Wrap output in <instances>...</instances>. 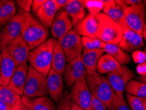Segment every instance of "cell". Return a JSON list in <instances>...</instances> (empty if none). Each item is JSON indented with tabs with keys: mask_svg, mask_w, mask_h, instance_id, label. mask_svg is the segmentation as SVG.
Returning <instances> with one entry per match:
<instances>
[{
	"mask_svg": "<svg viewBox=\"0 0 146 110\" xmlns=\"http://www.w3.org/2000/svg\"><path fill=\"white\" fill-rule=\"evenodd\" d=\"M143 38H144L145 42H146V30H145L144 32H143Z\"/></svg>",
	"mask_w": 146,
	"mask_h": 110,
	"instance_id": "cell-46",
	"label": "cell"
},
{
	"mask_svg": "<svg viewBox=\"0 0 146 110\" xmlns=\"http://www.w3.org/2000/svg\"><path fill=\"white\" fill-rule=\"evenodd\" d=\"M54 0H47L38 12L36 17L46 30L50 29L53 19L57 13Z\"/></svg>",
	"mask_w": 146,
	"mask_h": 110,
	"instance_id": "cell-19",
	"label": "cell"
},
{
	"mask_svg": "<svg viewBox=\"0 0 146 110\" xmlns=\"http://www.w3.org/2000/svg\"><path fill=\"white\" fill-rule=\"evenodd\" d=\"M86 75L80 55L66 65L63 76L66 87L70 88L77 82L86 79Z\"/></svg>",
	"mask_w": 146,
	"mask_h": 110,
	"instance_id": "cell-11",
	"label": "cell"
},
{
	"mask_svg": "<svg viewBox=\"0 0 146 110\" xmlns=\"http://www.w3.org/2000/svg\"><path fill=\"white\" fill-rule=\"evenodd\" d=\"M84 7L90 15L98 16L103 11L105 6V0H80Z\"/></svg>",
	"mask_w": 146,
	"mask_h": 110,
	"instance_id": "cell-30",
	"label": "cell"
},
{
	"mask_svg": "<svg viewBox=\"0 0 146 110\" xmlns=\"http://www.w3.org/2000/svg\"><path fill=\"white\" fill-rule=\"evenodd\" d=\"M0 110H13L11 106L0 99Z\"/></svg>",
	"mask_w": 146,
	"mask_h": 110,
	"instance_id": "cell-42",
	"label": "cell"
},
{
	"mask_svg": "<svg viewBox=\"0 0 146 110\" xmlns=\"http://www.w3.org/2000/svg\"><path fill=\"white\" fill-rule=\"evenodd\" d=\"M65 53L68 63L82 55L84 47L82 44V37L74 29L57 40Z\"/></svg>",
	"mask_w": 146,
	"mask_h": 110,
	"instance_id": "cell-7",
	"label": "cell"
},
{
	"mask_svg": "<svg viewBox=\"0 0 146 110\" xmlns=\"http://www.w3.org/2000/svg\"><path fill=\"white\" fill-rule=\"evenodd\" d=\"M49 95L55 102L58 103L64 93V81L62 75L51 69L47 76Z\"/></svg>",
	"mask_w": 146,
	"mask_h": 110,
	"instance_id": "cell-15",
	"label": "cell"
},
{
	"mask_svg": "<svg viewBox=\"0 0 146 110\" xmlns=\"http://www.w3.org/2000/svg\"><path fill=\"white\" fill-rule=\"evenodd\" d=\"M57 42L55 38H49L30 52L28 61L30 65L46 77L51 69L53 49Z\"/></svg>",
	"mask_w": 146,
	"mask_h": 110,
	"instance_id": "cell-2",
	"label": "cell"
},
{
	"mask_svg": "<svg viewBox=\"0 0 146 110\" xmlns=\"http://www.w3.org/2000/svg\"><path fill=\"white\" fill-rule=\"evenodd\" d=\"M21 22V36L33 50L48 40V30H46L37 17L31 13L25 12L20 8L17 9Z\"/></svg>",
	"mask_w": 146,
	"mask_h": 110,
	"instance_id": "cell-1",
	"label": "cell"
},
{
	"mask_svg": "<svg viewBox=\"0 0 146 110\" xmlns=\"http://www.w3.org/2000/svg\"><path fill=\"white\" fill-rule=\"evenodd\" d=\"M103 13L109 17L114 22L121 25L125 23V17L122 9L114 0H105V6Z\"/></svg>",
	"mask_w": 146,
	"mask_h": 110,
	"instance_id": "cell-22",
	"label": "cell"
},
{
	"mask_svg": "<svg viewBox=\"0 0 146 110\" xmlns=\"http://www.w3.org/2000/svg\"><path fill=\"white\" fill-rule=\"evenodd\" d=\"M33 110H57L55 102L48 96H42L32 100Z\"/></svg>",
	"mask_w": 146,
	"mask_h": 110,
	"instance_id": "cell-28",
	"label": "cell"
},
{
	"mask_svg": "<svg viewBox=\"0 0 146 110\" xmlns=\"http://www.w3.org/2000/svg\"><path fill=\"white\" fill-rule=\"evenodd\" d=\"M121 26L123 30L122 40L119 44L121 48L126 53H132L134 51L140 50V49L144 47L143 36L128 27L126 22Z\"/></svg>",
	"mask_w": 146,
	"mask_h": 110,
	"instance_id": "cell-10",
	"label": "cell"
},
{
	"mask_svg": "<svg viewBox=\"0 0 146 110\" xmlns=\"http://www.w3.org/2000/svg\"><path fill=\"white\" fill-rule=\"evenodd\" d=\"M144 51L146 53V46L145 47V48H144Z\"/></svg>",
	"mask_w": 146,
	"mask_h": 110,
	"instance_id": "cell-48",
	"label": "cell"
},
{
	"mask_svg": "<svg viewBox=\"0 0 146 110\" xmlns=\"http://www.w3.org/2000/svg\"><path fill=\"white\" fill-rule=\"evenodd\" d=\"M21 34V22L19 15L17 13L0 32V45L2 50L7 49L8 45Z\"/></svg>",
	"mask_w": 146,
	"mask_h": 110,
	"instance_id": "cell-12",
	"label": "cell"
},
{
	"mask_svg": "<svg viewBox=\"0 0 146 110\" xmlns=\"http://www.w3.org/2000/svg\"><path fill=\"white\" fill-rule=\"evenodd\" d=\"M5 1L6 0H0V6L3 5V4L5 2Z\"/></svg>",
	"mask_w": 146,
	"mask_h": 110,
	"instance_id": "cell-47",
	"label": "cell"
},
{
	"mask_svg": "<svg viewBox=\"0 0 146 110\" xmlns=\"http://www.w3.org/2000/svg\"><path fill=\"white\" fill-rule=\"evenodd\" d=\"M68 1H69V0H54L57 11H59L60 10L63 9L65 6L67 5Z\"/></svg>",
	"mask_w": 146,
	"mask_h": 110,
	"instance_id": "cell-40",
	"label": "cell"
},
{
	"mask_svg": "<svg viewBox=\"0 0 146 110\" xmlns=\"http://www.w3.org/2000/svg\"><path fill=\"white\" fill-rule=\"evenodd\" d=\"M21 98V96L15 93L9 86L0 85V99L10 106L15 104Z\"/></svg>",
	"mask_w": 146,
	"mask_h": 110,
	"instance_id": "cell-29",
	"label": "cell"
},
{
	"mask_svg": "<svg viewBox=\"0 0 146 110\" xmlns=\"http://www.w3.org/2000/svg\"><path fill=\"white\" fill-rule=\"evenodd\" d=\"M7 49L19 65L29 61L31 49L21 34L8 45Z\"/></svg>",
	"mask_w": 146,
	"mask_h": 110,
	"instance_id": "cell-14",
	"label": "cell"
},
{
	"mask_svg": "<svg viewBox=\"0 0 146 110\" xmlns=\"http://www.w3.org/2000/svg\"><path fill=\"white\" fill-rule=\"evenodd\" d=\"M70 110H85L83 108H82L81 107L78 106V105L74 103V102H71L70 103Z\"/></svg>",
	"mask_w": 146,
	"mask_h": 110,
	"instance_id": "cell-43",
	"label": "cell"
},
{
	"mask_svg": "<svg viewBox=\"0 0 146 110\" xmlns=\"http://www.w3.org/2000/svg\"><path fill=\"white\" fill-rule=\"evenodd\" d=\"M63 9L69 15L73 27H76L86 16L87 11L80 2V0H69Z\"/></svg>",
	"mask_w": 146,
	"mask_h": 110,
	"instance_id": "cell-20",
	"label": "cell"
},
{
	"mask_svg": "<svg viewBox=\"0 0 146 110\" xmlns=\"http://www.w3.org/2000/svg\"><path fill=\"white\" fill-rule=\"evenodd\" d=\"M105 53L103 49H88L84 48L82 53V61L87 73L96 71L100 57Z\"/></svg>",
	"mask_w": 146,
	"mask_h": 110,
	"instance_id": "cell-21",
	"label": "cell"
},
{
	"mask_svg": "<svg viewBox=\"0 0 146 110\" xmlns=\"http://www.w3.org/2000/svg\"><path fill=\"white\" fill-rule=\"evenodd\" d=\"M28 69H29V65L27 63L19 65L9 84V87L21 96L24 94Z\"/></svg>",
	"mask_w": 146,
	"mask_h": 110,
	"instance_id": "cell-18",
	"label": "cell"
},
{
	"mask_svg": "<svg viewBox=\"0 0 146 110\" xmlns=\"http://www.w3.org/2000/svg\"><path fill=\"white\" fill-rule=\"evenodd\" d=\"M107 78L114 92L118 96H124L126 85L136 77V74L126 65H121L117 70L107 74Z\"/></svg>",
	"mask_w": 146,
	"mask_h": 110,
	"instance_id": "cell-8",
	"label": "cell"
},
{
	"mask_svg": "<svg viewBox=\"0 0 146 110\" xmlns=\"http://www.w3.org/2000/svg\"><path fill=\"white\" fill-rule=\"evenodd\" d=\"M17 64L7 49L3 51V57L0 65V85L9 86L13 75L17 70Z\"/></svg>",
	"mask_w": 146,
	"mask_h": 110,
	"instance_id": "cell-16",
	"label": "cell"
},
{
	"mask_svg": "<svg viewBox=\"0 0 146 110\" xmlns=\"http://www.w3.org/2000/svg\"><path fill=\"white\" fill-rule=\"evenodd\" d=\"M132 59L138 65L144 63L146 61V53L141 50L134 51L132 53Z\"/></svg>",
	"mask_w": 146,
	"mask_h": 110,
	"instance_id": "cell-37",
	"label": "cell"
},
{
	"mask_svg": "<svg viewBox=\"0 0 146 110\" xmlns=\"http://www.w3.org/2000/svg\"><path fill=\"white\" fill-rule=\"evenodd\" d=\"M70 98L74 102L85 110H90L92 94L90 92L86 80H82L74 84L69 91Z\"/></svg>",
	"mask_w": 146,
	"mask_h": 110,
	"instance_id": "cell-9",
	"label": "cell"
},
{
	"mask_svg": "<svg viewBox=\"0 0 146 110\" xmlns=\"http://www.w3.org/2000/svg\"><path fill=\"white\" fill-rule=\"evenodd\" d=\"M136 80L138 81L146 83V76H140V75H139V76L136 77Z\"/></svg>",
	"mask_w": 146,
	"mask_h": 110,
	"instance_id": "cell-44",
	"label": "cell"
},
{
	"mask_svg": "<svg viewBox=\"0 0 146 110\" xmlns=\"http://www.w3.org/2000/svg\"><path fill=\"white\" fill-rule=\"evenodd\" d=\"M136 71L140 76H146V61L138 64L136 67Z\"/></svg>",
	"mask_w": 146,
	"mask_h": 110,
	"instance_id": "cell-41",
	"label": "cell"
},
{
	"mask_svg": "<svg viewBox=\"0 0 146 110\" xmlns=\"http://www.w3.org/2000/svg\"><path fill=\"white\" fill-rule=\"evenodd\" d=\"M127 103L131 110H146V98L126 93Z\"/></svg>",
	"mask_w": 146,
	"mask_h": 110,
	"instance_id": "cell-31",
	"label": "cell"
},
{
	"mask_svg": "<svg viewBox=\"0 0 146 110\" xmlns=\"http://www.w3.org/2000/svg\"><path fill=\"white\" fill-rule=\"evenodd\" d=\"M2 57H3V50H2L1 45H0V65H1V63Z\"/></svg>",
	"mask_w": 146,
	"mask_h": 110,
	"instance_id": "cell-45",
	"label": "cell"
},
{
	"mask_svg": "<svg viewBox=\"0 0 146 110\" xmlns=\"http://www.w3.org/2000/svg\"><path fill=\"white\" fill-rule=\"evenodd\" d=\"M17 13L15 1L13 0H6L0 6V31Z\"/></svg>",
	"mask_w": 146,
	"mask_h": 110,
	"instance_id": "cell-26",
	"label": "cell"
},
{
	"mask_svg": "<svg viewBox=\"0 0 146 110\" xmlns=\"http://www.w3.org/2000/svg\"><path fill=\"white\" fill-rule=\"evenodd\" d=\"M98 27V16L88 14L80 23L74 27V29L82 37L96 38Z\"/></svg>",
	"mask_w": 146,
	"mask_h": 110,
	"instance_id": "cell-17",
	"label": "cell"
},
{
	"mask_svg": "<svg viewBox=\"0 0 146 110\" xmlns=\"http://www.w3.org/2000/svg\"><path fill=\"white\" fill-rule=\"evenodd\" d=\"M82 44L84 48L88 49H103L105 43L96 38L82 37Z\"/></svg>",
	"mask_w": 146,
	"mask_h": 110,
	"instance_id": "cell-33",
	"label": "cell"
},
{
	"mask_svg": "<svg viewBox=\"0 0 146 110\" xmlns=\"http://www.w3.org/2000/svg\"><path fill=\"white\" fill-rule=\"evenodd\" d=\"M145 30H146V20H145Z\"/></svg>",
	"mask_w": 146,
	"mask_h": 110,
	"instance_id": "cell-49",
	"label": "cell"
},
{
	"mask_svg": "<svg viewBox=\"0 0 146 110\" xmlns=\"http://www.w3.org/2000/svg\"><path fill=\"white\" fill-rule=\"evenodd\" d=\"M66 59L59 43L57 42L53 53L51 69L59 74L63 75L65 69Z\"/></svg>",
	"mask_w": 146,
	"mask_h": 110,
	"instance_id": "cell-25",
	"label": "cell"
},
{
	"mask_svg": "<svg viewBox=\"0 0 146 110\" xmlns=\"http://www.w3.org/2000/svg\"><path fill=\"white\" fill-rule=\"evenodd\" d=\"M121 66L112 56L106 53L99 60L96 71L101 75L108 74L117 70Z\"/></svg>",
	"mask_w": 146,
	"mask_h": 110,
	"instance_id": "cell-24",
	"label": "cell"
},
{
	"mask_svg": "<svg viewBox=\"0 0 146 110\" xmlns=\"http://www.w3.org/2000/svg\"><path fill=\"white\" fill-rule=\"evenodd\" d=\"M126 93L134 96L146 98V83L137 80H131L126 85Z\"/></svg>",
	"mask_w": 146,
	"mask_h": 110,
	"instance_id": "cell-27",
	"label": "cell"
},
{
	"mask_svg": "<svg viewBox=\"0 0 146 110\" xmlns=\"http://www.w3.org/2000/svg\"><path fill=\"white\" fill-rule=\"evenodd\" d=\"M48 94L47 77L29 65L23 95L30 99H34L48 96Z\"/></svg>",
	"mask_w": 146,
	"mask_h": 110,
	"instance_id": "cell-5",
	"label": "cell"
},
{
	"mask_svg": "<svg viewBox=\"0 0 146 110\" xmlns=\"http://www.w3.org/2000/svg\"><path fill=\"white\" fill-rule=\"evenodd\" d=\"M46 1L47 0H34L33 1L31 10L36 17L37 16L38 12L39 11L40 9L46 3Z\"/></svg>",
	"mask_w": 146,
	"mask_h": 110,
	"instance_id": "cell-39",
	"label": "cell"
},
{
	"mask_svg": "<svg viewBox=\"0 0 146 110\" xmlns=\"http://www.w3.org/2000/svg\"><path fill=\"white\" fill-rule=\"evenodd\" d=\"M123 11L125 22L131 29L143 36L146 20V1L133 6L119 5Z\"/></svg>",
	"mask_w": 146,
	"mask_h": 110,
	"instance_id": "cell-6",
	"label": "cell"
},
{
	"mask_svg": "<svg viewBox=\"0 0 146 110\" xmlns=\"http://www.w3.org/2000/svg\"><path fill=\"white\" fill-rule=\"evenodd\" d=\"M71 100L70 98L69 92L67 90L64 92L61 98L57 103V110H70Z\"/></svg>",
	"mask_w": 146,
	"mask_h": 110,
	"instance_id": "cell-35",
	"label": "cell"
},
{
	"mask_svg": "<svg viewBox=\"0 0 146 110\" xmlns=\"http://www.w3.org/2000/svg\"><path fill=\"white\" fill-rule=\"evenodd\" d=\"M73 28L68 14L62 9L57 12L51 27V33L55 38L59 39L70 32Z\"/></svg>",
	"mask_w": 146,
	"mask_h": 110,
	"instance_id": "cell-13",
	"label": "cell"
},
{
	"mask_svg": "<svg viewBox=\"0 0 146 110\" xmlns=\"http://www.w3.org/2000/svg\"><path fill=\"white\" fill-rule=\"evenodd\" d=\"M103 49L105 53L112 56L121 65H125L132 61V57L121 48L119 45L105 43Z\"/></svg>",
	"mask_w": 146,
	"mask_h": 110,
	"instance_id": "cell-23",
	"label": "cell"
},
{
	"mask_svg": "<svg viewBox=\"0 0 146 110\" xmlns=\"http://www.w3.org/2000/svg\"><path fill=\"white\" fill-rule=\"evenodd\" d=\"M13 110H33L32 100L24 95L12 106Z\"/></svg>",
	"mask_w": 146,
	"mask_h": 110,
	"instance_id": "cell-34",
	"label": "cell"
},
{
	"mask_svg": "<svg viewBox=\"0 0 146 110\" xmlns=\"http://www.w3.org/2000/svg\"><path fill=\"white\" fill-rule=\"evenodd\" d=\"M108 110H131L126 102L124 96L116 94L111 104L107 107Z\"/></svg>",
	"mask_w": 146,
	"mask_h": 110,
	"instance_id": "cell-32",
	"label": "cell"
},
{
	"mask_svg": "<svg viewBox=\"0 0 146 110\" xmlns=\"http://www.w3.org/2000/svg\"><path fill=\"white\" fill-rule=\"evenodd\" d=\"M86 80L92 94L102 101L107 108L112 102L116 94L111 87L107 77L100 74L97 71H94L87 73Z\"/></svg>",
	"mask_w": 146,
	"mask_h": 110,
	"instance_id": "cell-3",
	"label": "cell"
},
{
	"mask_svg": "<svg viewBox=\"0 0 146 110\" xmlns=\"http://www.w3.org/2000/svg\"><path fill=\"white\" fill-rule=\"evenodd\" d=\"M90 110H107V108L102 101H101L97 97L92 95V103Z\"/></svg>",
	"mask_w": 146,
	"mask_h": 110,
	"instance_id": "cell-36",
	"label": "cell"
},
{
	"mask_svg": "<svg viewBox=\"0 0 146 110\" xmlns=\"http://www.w3.org/2000/svg\"><path fill=\"white\" fill-rule=\"evenodd\" d=\"M15 3L21 10L30 13L32 9V5H33V0H17Z\"/></svg>",
	"mask_w": 146,
	"mask_h": 110,
	"instance_id": "cell-38",
	"label": "cell"
},
{
	"mask_svg": "<svg viewBox=\"0 0 146 110\" xmlns=\"http://www.w3.org/2000/svg\"><path fill=\"white\" fill-rule=\"evenodd\" d=\"M99 27L96 38L106 44L119 45L123 35V30L119 24L104 13L98 15Z\"/></svg>",
	"mask_w": 146,
	"mask_h": 110,
	"instance_id": "cell-4",
	"label": "cell"
}]
</instances>
